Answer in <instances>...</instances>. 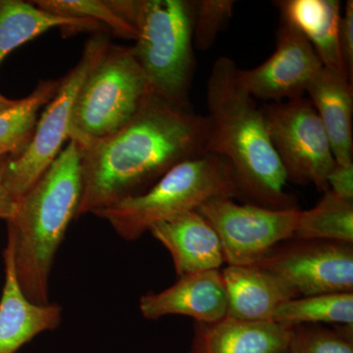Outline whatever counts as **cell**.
<instances>
[{
  "mask_svg": "<svg viewBox=\"0 0 353 353\" xmlns=\"http://www.w3.org/2000/svg\"><path fill=\"white\" fill-rule=\"evenodd\" d=\"M16 208V199L10 194L0 175V219L8 221Z\"/></svg>",
  "mask_w": 353,
  "mask_h": 353,
  "instance_id": "obj_28",
  "label": "cell"
},
{
  "mask_svg": "<svg viewBox=\"0 0 353 353\" xmlns=\"http://www.w3.org/2000/svg\"><path fill=\"white\" fill-rule=\"evenodd\" d=\"M323 67L305 37L281 16L273 54L254 68H238L236 77L253 99L270 103L304 97L309 83Z\"/></svg>",
  "mask_w": 353,
  "mask_h": 353,
  "instance_id": "obj_11",
  "label": "cell"
},
{
  "mask_svg": "<svg viewBox=\"0 0 353 353\" xmlns=\"http://www.w3.org/2000/svg\"><path fill=\"white\" fill-rule=\"evenodd\" d=\"M329 190L336 196L353 201V163H334L328 175Z\"/></svg>",
  "mask_w": 353,
  "mask_h": 353,
  "instance_id": "obj_27",
  "label": "cell"
},
{
  "mask_svg": "<svg viewBox=\"0 0 353 353\" xmlns=\"http://www.w3.org/2000/svg\"><path fill=\"white\" fill-rule=\"evenodd\" d=\"M39 8L61 17L88 21L120 38L136 41L138 31L111 3V0H36Z\"/></svg>",
  "mask_w": 353,
  "mask_h": 353,
  "instance_id": "obj_23",
  "label": "cell"
},
{
  "mask_svg": "<svg viewBox=\"0 0 353 353\" xmlns=\"http://www.w3.org/2000/svg\"><path fill=\"white\" fill-rule=\"evenodd\" d=\"M55 28L64 32L103 34L94 23L55 15L32 1L0 0V66L16 48Z\"/></svg>",
  "mask_w": 353,
  "mask_h": 353,
  "instance_id": "obj_19",
  "label": "cell"
},
{
  "mask_svg": "<svg viewBox=\"0 0 353 353\" xmlns=\"http://www.w3.org/2000/svg\"><path fill=\"white\" fill-rule=\"evenodd\" d=\"M336 163H353V83L323 67L306 88Z\"/></svg>",
  "mask_w": 353,
  "mask_h": 353,
  "instance_id": "obj_17",
  "label": "cell"
},
{
  "mask_svg": "<svg viewBox=\"0 0 353 353\" xmlns=\"http://www.w3.org/2000/svg\"><path fill=\"white\" fill-rule=\"evenodd\" d=\"M109 44L108 36L102 32H97L88 39L78 63L62 77L57 94L39 115L31 141L24 150L16 157L2 158L0 175L16 199L41 178L70 141V125L77 95Z\"/></svg>",
  "mask_w": 353,
  "mask_h": 353,
  "instance_id": "obj_7",
  "label": "cell"
},
{
  "mask_svg": "<svg viewBox=\"0 0 353 353\" xmlns=\"http://www.w3.org/2000/svg\"><path fill=\"white\" fill-rule=\"evenodd\" d=\"M2 158L3 157H0V162H1Z\"/></svg>",
  "mask_w": 353,
  "mask_h": 353,
  "instance_id": "obj_30",
  "label": "cell"
},
{
  "mask_svg": "<svg viewBox=\"0 0 353 353\" xmlns=\"http://www.w3.org/2000/svg\"><path fill=\"white\" fill-rule=\"evenodd\" d=\"M196 211L217 234L228 266H252L274 246L294 236L301 209H271L239 204L233 199H213Z\"/></svg>",
  "mask_w": 353,
  "mask_h": 353,
  "instance_id": "obj_9",
  "label": "cell"
},
{
  "mask_svg": "<svg viewBox=\"0 0 353 353\" xmlns=\"http://www.w3.org/2000/svg\"><path fill=\"white\" fill-rule=\"evenodd\" d=\"M113 4L138 31L132 48L153 94L178 108L192 109L197 1L113 0Z\"/></svg>",
  "mask_w": 353,
  "mask_h": 353,
  "instance_id": "obj_4",
  "label": "cell"
},
{
  "mask_svg": "<svg viewBox=\"0 0 353 353\" xmlns=\"http://www.w3.org/2000/svg\"><path fill=\"white\" fill-rule=\"evenodd\" d=\"M213 199H240L233 169L214 153L181 162L139 196L123 199L94 214L106 220L125 241L138 240L153 225L196 210Z\"/></svg>",
  "mask_w": 353,
  "mask_h": 353,
  "instance_id": "obj_5",
  "label": "cell"
},
{
  "mask_svg": "<svg viewBox=\"0 0 353 353\" xmlns=\"http://www.w3.org/2000/svg\"><path fill=\"white\" fill-rule=\"evenodd\" d=\"M61 78L41 81L31 94L0 111V157H16L31 141L44 108L57 94Z\"/></svg>",
  "mask_w": 353,
  "mask_h": 353,
  "instance_id": "obj_20",
  "label": "cell"
},
{
  "mask_svg": "<svg viewBox=\"0 0 353 353\" xmlns=\"http://www.w3.org/2000/svg\"><path fill=\"white\" fill-rule=\"evenodd\" d=\"M232 58H218L206 83L208 152L233 169L241 199L271 209L297 206L255 99L239 82Z\"/></svg>",
  "mask_w": 353,
  "mask_h": 353,
  "instance_id": "obj_2",
  "label": "cell"
},
{
  "mask_svg": "<svg viewBox=\"0 0 353 353\" xmlns=\"http://www.w3.org/2000/svg\"><path fill=\"white\" fill-rule=\"evenodd\" d=\"M281 16L305 37L323 66L347 77L339 48L341 6L338 0L276 2ZM350 80V79H348Z\"/></svg>",
  "mask_w": 353,
  "mask_h": 353,
  "instance_id": "obj_18",
  "label": "cell"
},
{
  "mask_svg": "<svg viewBox=\"0 0 353 353\" xmlns=\"http://www.w3.org/2000/svg\"><path fill=\"white\" fill-rule=\"evenodd\" d=\"M232 0H201L197 1L194 18V46L205 51L214 44L218 34L224 30L233 15Z\"/></svg>",
  "mask_w": 353,
  "mask_h": 353,
  "instance_id": "obj_25",
  "label": "cell"
},
{
  "mask_svg": "<svg viewBox=\"0 0 353 353\" xmlns=\"http://www.w3.org/2000/svg\"><path fill=\"white\" fill-rule=\"evenodd\" d=\"M269 138L288 182L329 190L334 160L328 137L312 103L305 97L270 102L260 108Z\"/></svg>",
  "mask_w": 353,
  "mask_h": 353,
  "instance_id": "obj_8",
  "label": "cell"
},
{
  "mask_svg": "<svg viewBox=\"0 0 353 353\" xmlns=\"http://www.w3.org/2000/svg\"><path fill=\"white\" fill-rule=\"evenodd\" d=\"M83 150L69 141L57 159L16 199L7 222L16 277L32 303H48L53 261L82 199Z\"/></svg>",
  "mask_w": 353,
  "mask_h": 353,
  "instance_id": "obj_3",
  "label": "cell"
},
{
  "mask_svg": "<svg viewBox=\"0 0 353 353\" xmlns=\"http://www.w3.org/2000/svg\"><path fill=\"white\" fill-rule=\"evenodd\" d=\"M292 326L225 317L194 322L190 353H288Z\"/></svg>",
  "mask_w": 353,
  "mask_h": 353,
  "instance_id": "obj_15",
  "label": "cell"
},
{
  "mask_svg": "<svg viewBox=\"0 0 353 353\" xmlns=\"http://www.w3.org/2000/svg\"><path fill=\"white\" fill-rule=\"evenodd\" d=\"M221 272L226 288V317L248 322L273 321L283 303L299 297L281 279L256 267L227 265Z\"/></svg>",
  "mask_w": 353,
  "mask_h": 353,
  "instance_id": "obj_16",
  "label": "cell"
},
{
  "mask_svg": "<svg viewBox=\"0 0 353 353\" xmlns=\"http://www.w3.org/2000/svg\"><path fill=\"white\" fill-rule=\"evenodd\" d=\"M148 232L170 253L179 278L219 270L225 263L217 234L196 210L157 223Z\"/></svg>",
  "mask_w": 353,
  "mask_h": 353,
  "instance_id": "obj_14",
  "label": "cell"
},
{
  "mask_svg": "<svg viewBox=\"0 0 353 353\" xmlns=\"http://www.w3.org/2000/svg\"><path fill=\"white\" fill-rule=\"evenodd\" d=\"M252 266L281 279L299 296L353 292V243L292 238Z\"/></svg>",
  "mask_w": 353,
  "mask_h": 353,
  "instance_id": "obj_10",
  "label": "cell"
},
{
  "mask_svg": "<svg viewBox=\"0 0 353 353\" xmlns=\"http://www.w3.org/2000/svg\"><path fill=\"white\" fill-rule=\"evenodd\" d=\"M292 238L353 243L352 199L327 190L314 208L301 209Z\"/></svg>",
  "mask_w": 353,
  "mask_h": 353,
  "instance_id": "obj_21",
  "label": "cell"
},
{
  "mask_svg": "<svg viewBox=\"0 0 353 353\" xmlns=\"http://www.w3.org/2000/svg\"><path fill=\"white\" fill-rule=\"evenodd\" d=\"M3 290L0 299V353H16L34 336L53 331L62 321V308L58 304H37L30 301L21 290L10 241L3 252Z\"/></svg>",
  "mask_w": 353,
  "mask_h": 353,
  "instance_id": "obj_13",
  "label": "cell"
},
{
  "mask_svg": "<svg viewBox=\"0 0 353 353\" xmlns=\"http://www.w3.org/2000/svg\"><path fill=\"white\" fill-rule=\"evenodd\" d=\"M17 101L18 99H8V97H4L3 94H0V111L6 110V109L11 108Z\"/></svg>",
  "mask_w": 353,
  "mask_h": 353,
  "instance_id": "obj_29",
  "label": "cell"
},
{
  "mask_svg": "<svg viewBox=\"0 0 353 353\" xmlns=\"http://www.w3.org/2000/svg\"><path fill=\"white\" fill-rule=\"evenodd\" d=\"M273 321L292 327L301 324L353 325V292L290 299L276 310Z\"/></svg>",
  "mask_w": 353,
  "mask_h": 353,
  "instance_id": "obj_22",
  "label": "cell"
},
{
  "mask_svg": "<svg viewBox=\"0 0 353 353\" xmlns=\"http://www.w3.org/2000/svg\"><path fill=\"white\" fill-rule=\"evenodd\" d=\"M139 310L148 320L183 315L189 316L194 322L220 321L227 315L222 272L209 270L182 276L166 290L141 296Z\"/></svg>",
  "mask_w": 353,
  "mask_h": 353,
  "instance_id": "obj_12",
  "label": "cell"
},
{
  "mask_svg": "<svg viewBox=\"0 0 353 353\" xmlns=\"http://www.w3.org/2000/svg\"><path fill=\"white\" fill-rule=\"evenodd\" d=\"M150 92L132 48L109 44L77 95L70 141L87 150L109 138L134 119Z\"/></svg>",
  "mask_w": 353,
  "mask_h": 353,
  "instance_id": "obj_6",
  "label": "cell"
},
{
  "mask_svg": "<svg viewBox=\"0 0 353 353\" xmlns=\"http://www.w3.org/2000/svg\"><path fill=\"white\" fill-rule=\"evenodd\" d=\"M288 353H353V325H296Z\"/></svg>",
  "mask_w": 353,
  "mask_h": 353,
  "instance_id": "obj_24",
  "label": "cell"
},
{
  "mask_svg": "<svg viewBox=\"0 0 353 353\" xmlns=\"http://www.w3.org/2000/svg\"><path fill=\"white\" fill-rule=\"evenodd\" d=\"M205 115L178 108L150 92L134 119L83 150L79 216L139 196L176 165L208 153Z\"/></svg>",
  "mask_w": 353,
  "mask_h": 353,
  "instance_id": "obj_1",
  "label": "cell"
},
{
  "mask_svg": "<svg viewBox=\"0 0 353 353\" xmlns=\"http://www.w3.org/2000/svg\"><path fill=\"white\" fill-rule=\"evenodd\" d=\"M339 48L350 82L353 83V1L348 0L341 17Z\"/></svg>",
  "mask_w": 353,
  "mask_h": 353,
  "instance_id": "obj_26",
  "label": "cell"
}]
</instances>
